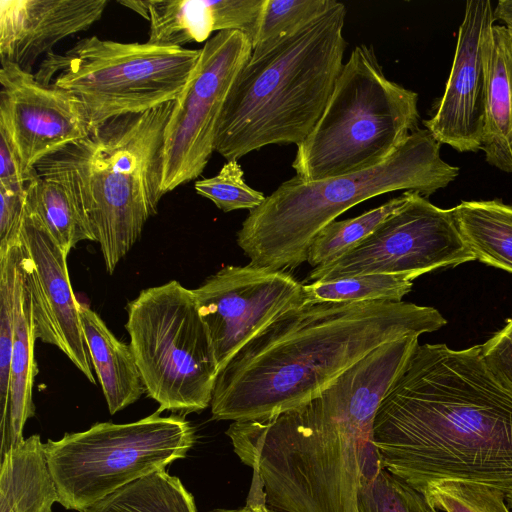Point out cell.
Masks as SVG:
<instances>
[{
	"label": "cell",
	"instance_id": "cell-27",
	"mask_svg": "<svg viewBox=\"0 0 512 512\" xmlns=\"http://www.w3.org/2000/svg\"><path fill=\"white\" fill-rule=\"evenodd\" d=\"M406 199L407 191L357 217L332 221L312 240L307 262L315 268L344 256L367 239Z\"/></svg>",
	"mask_w": 512,
	"mask_h": 512
},
{
	"label": "cell",
	"instance_id": "cell-25",
	"mask_svg": "<svg viewBox=\"0 0 512 512\" xmlns=\"http://www.w3.org/2000/svg\"><path fill=\"white\" fill-rule=\"evenodd\" d=\"M82 512H197L193 495L165 470L131 482Z\"/></svg>",
	"mask_w": 512,
	"mask_h": 512
},
{
	"label": "cell",
	"instance_id": "cell-21",
	"mask_svg": "<svg viewBox=\"0 0 512 512\" xmlns=\"http://www.w3.org/2000/svg\"><path fill=\"white\" fill-rule=\"evenodd\" d=\"M58 493L35 434L1 456L0 512H53Z\"/></svg>",
	"mask_w": 512,
	"mask_h": 512
},
{
	"label": "cell",
	"instance_id": "cell-31",
	"mask_svg": "<svg viewBox=\"0 0 512 512\" xmlns=\"http://www.w3.org/2000/svg\"><path fill=\"white\" fill-rule=\"evenodd\" d=\"M443 512H511L505 495L489 485L469 481H440L422 492Z\"/></svg>",
	"mask_w": 512,
	"mask_h": 512
},
{
	"label": "cell",
	"instance_id": "cell-3",
	"mask_svg": "<svg viewBox=\"0 0 512 512\" xmlns=\"http://www.w3.org/2000/svg\"><path fill=\"white\" fill-rule=\"evenodd\" d=\"M446 323L435 308L404 301L304 304L270 323L220 369L212 418L255 420L298 407L380 345Z\"/></svg>",
	"mask_w": 512,
	"mask_h": 512
},
{
	"label": "cell",
	"instance_id": "cell-37",
	"mask_svg": "<svg viewBox=\"0 0 512 512\" xmlns=\"http://www.w3.org/2000/svg\"><path fill=\"white\" fill-rule=\"evenodd\" d=\"M210 512H282L273 509L264 504H249L246 503L243 507L237 509H216Z\"/></svg>",
	"mask_w": 512,
	"mask_h": 512
},
{
	"label": "cell",
	"instance_id": "cell-12",
	"mask_svg": "<svg viewBox=\"0 0 512 512\" xmlns=\"http://www.w3.org/2000/svg\"><path fill=\"white\" fill-rule=\"evenodd\" d=\"M475 260L464 243L450 209L432 204L416 191L356 248L324 266L313 268L309 281L360 274L417 277L438 268Z\"/></svg>",
	"mask_w": 512,
	"mask_h": 512
},
{
	"label": "cell",
	"instance_id": "cell-11",
	"mask_svg": "<svg viewBox=\"0 0 512 512\" xmlns=\"http://www.w3.org/2000/svg\"><path fill=\"white\" fill-rule=\"evenodd\" d=\"M251 55L249 38L233 30L216 33L200 49L165 128L163 195L202 175L215 152L227 96Z\"/></svg>",
	"mask_w": 512,
	"mask_h": 512
},
{
	"label": "cell",
	"instance_id": "cell-19",
	"mask_svg": "<svg viewBox=\"0 0 512 512\" xmlns=\"http://www.w3.org/2000/svg\"><path fill=\"white\" fill-rule=\"evenodd\" d=\"M487 92L481 150L493 167L512 173V39L492 26L485 50Z\"/></svg>",
	"mask_w": 512,
	"mask_h": 512
},
{
	"label": "cell",
	"instance_id": "cell-23",
	"mask_svg": "<svg viewBox=\"0 0 512 512\" xmlns=\"http://www.w3.org/2000/svg\"><path fill=\"white\" fill-rule=\"evenodd\" d=\"M35 340L31 299L24 281L15 309L14 341L10 368L8 450L19 446L24 441V425L35 412L32 397L34 377L37 373L34 358Z\"/></svg>",
	"mask_w": 512,
	"mask_h": 512
},
{
	"label": "cell",
	"instance_id": "cell-26",
	"mask_svg": "<svg viewBox=\"0 0 512 512\" xmlns=\"http://www.w3.org/2000/svg\"><path fill=\"white\" fill-rule=\"evenodd\" d=\"M24 252L22 245L0 256V430L1 453L9 448L10 368L14 341L15 309L23 289Z\"/></svg>",
	"mask_w": 512,
	"mask_h": 512
},
{
	"label": "cell",
	"instance_id": "cell-18",
	"mask_svg": "<svg viewBox=\"0 0 512 512\" xmlns=\"http://www.w3.org/2000/svg\"><path fill=\"white\" fill-rule=\"evenodd\" d=\"M265 0H149L151 44L184 47L207 42L213 32L239 31L251 44Z\"/></svg>",
	"mask_w": 512,
	"mask_h": 512
},
{
	"label": "cell",
	"instance_id": "cell-10",
	"mask_svg": "<svg viewBox=\"0 0 512 512\" xmlns=\"http://www.w3.org/2000/svg\"><path fill=\"white\" fill-rule=\"evenodd\" d=\"M160 413L157 410L125 424L96 423L59 440L49 439L45 453L58 503L82 512L121 487L186 457L195 443L194 428L183 415Z\"/></svg>",
	"mask_w": 512,
	"mask_h": 512
},
{
	"label": "cell",
	"instance_id": "cell-7",
	"mask_svg": "<svg viewBox=\"0 0 512 512\" xmlns=\"http://www.w3.org/2000/svg\"><path fill=\"white\" fill-rule=\"evenodd\" d=\"M418 122V94L385 76L372 46L358 45L292 167L306 181L367 170L393 155Z\"/></svg>",
	"mask_w": 512,
	"mask_h": 512
},
{
	"label": "cell",
	"instance_id": "cell-2",
	"mask_svg": "<svg viewBox=\"0 0 512 512\" xmlns=\"http://www.w3.org/2000/svg\"><path fill=\"white\" fill-rule=\"evenodd\" d=\"M373 440L383 468L421 492L440 481L477 482L512 508V392L481 345H419L377 410Z\"/></svg>",
	"mask_w": 512,
	"mask_h": 512
},
{
	"label": "cell",
	"instance_id": "cell-22",
	"mask_svg": "<svg viewBox=\"0 0 512 512\" xmlns=\"http://www.w3.org/2000/svg\"><path fill=\"white\" fill-rule=\"evenodd\" d=\"M450 210L475 260L512 273V205L499 199L471 200Z\"/></svg>",
	"mask_w": 512,
	"mask_h": 512
},
{
	"label": "cell",
	"instance_id": "cell-1",
	"mask_svg": "<svg viewBox=\"0 0 512 512\" xmlns=\"http://www.w3.org/2000/svg\"><path fill=\"white\" fill-rule=\"evenodd\" d=\"M413 349L384 343L293 409L226 430L252 469L246 503L282 512H358V492L383 467L373 440L377 410Z\"/></svg>",
	"mask_w": 512,
	"mask_h": 512
},
{
	"label": "cell",
	"instance_id": "cell-36",
	"mask_svg": "<svg viewBox=\"0 0 512 512\" xmlns=\"http://www.w3.org/2000/svg\"><path fill=\"white\" fill-rule=\"evenodd\" d=\"M495 21L499 20L512 39V0H500L494 8Z\"/></svg>",
	"mask_w": 512,
	"mask_h": 512
},
{
	"label": "cell",
	"instance_id": "cell-20",
	"mask_svg": "<svg viewBox=\"0 0 512 512\" xmlns=\"http://www.w3.org/2000/svg\"><path fill=\"white\" fill-rule=\"evenodd\" d=\"M79 312L91 362L109 412L115 414L145 392L135 356L131 346L118 340L95 311L79 302Z\"/></svg>",
	"mask_w": 512,
	"mask_h": 512
},
{
	"label": "cell",
	"instance_id": "cell-13",
	"mask_svg": "<svg viewBox=\"0 0 512 512\" xmlns=\"http://www.w3.org/2000/svg\"><path fill=\"white\" fill-rule=\"evenodd\" d=\"M192 291L219 369L270 323L305 304L303 284L290 273L250 264L224 266Z\"/></svg>",
	"mask_w": 512,
	"mask_h": 512
},
{
	"label": "cell",
	"instance_id": "cell-14",
	"mask_svg": "<svg viewBox=\"0 0 512 512\" xmlns=\"http://www.w3.org/2000/svg\"><path fill=\"white\" fill-rule=\"evenodd\" d=\"M0 84V121L8 127L27 172L91 132L85 107L68 90L41 83L10 62H1Z\"/></svg>",
	"mask_w": 512,
	"mask_h": 512
},
{
	"label": "cell",
	"instance_id": "cell-28",
	"mask_svg": "<svg viewBox=\"0 0 512 512\" xmlns=\"http://www.w3.org/2000/svg\"><path fill=\"white\" fill-rule=\"evenodd\" d=\"M414 278L403 274H360L303 285L305 304L322 302H400Z\"/></svg>",
	"mask_w": 512,
	"mask_h": 512
},
{
	"label": "cell",
	"instance_id": "cell-32",
	"mask_svg": "<svg viewBox=\"0 0 512 512\" xmlns=\"http://www.w3.org/2000/svg\"><path fill=\"white\" fill-rule=\"evenodd\" d=\"M195 191L211 200L223 212L257 208L265 200L262 192L250 187L237 160L227 161L213 177L197 180Z\"/></svg>",
	"mask_w": 512,
	"mask_h": 512
},
{
	"label": "cell",
	"instance_id": "cell-16",
	"mask_svg": "<svg viewBox=\"0 0 512 512\" xmlns=\"http://www.w3.org/2000/svg\"><path fill=\"white\" fill-rule=\"evenodd\" d=\"M21 245L36 339L60 349L95 384L79 302L74 296L68 274V254L46 230L26 215Z\"/></svg>",
	"mask_w": 512,
	"mask_h": 512
},
{
	"label": "cell",
	"instance_id": "cell-5",
	"mask_svg": "<svg viewBox=\"0 0 512 512\" xmlns=\"http://www.w3.org/2000/svg\"><path fill=\"white\" fill-rule=\"evenodd\" d=\"M346 7L335 6L238 74L218 124L227 161L272 144L300 145L319 121L343 67Z\"/></svg>",
	"mask_w": 512,
	"mask_h": 512
},
{
	"label": "cell",
	"instance_id": "cell-8",
	"mask_svg": "<svg viewBox=\"0 0 512 512\" xmlns=\"http://www.w3.org/2000/svg\"><path fill=\"white\" fill-rule=\"evenodd\" d=\"M200 49L122 43L84 37L63 54H46L35 75L73 93L91 127L174 101L185 86Z\"/></svg>",
	"mask_w": 512,
	"mask_h": 512
},
{
	"label": "cell",
	"instance_id": "cell-34",
	"mask_svg": "<svg viewBox=\"0 0 512 512\" xmlns=\"http://www.w3.org/2000/svg\"><path fill=\"white\" fill-rule=\"evenodd\" d=\"M481 353L492 374L512 392V318L481 345Z\"/></svg>",
	"mask_w": 512,
	"mask_h": 512
},
{
	"label": "cell",
	"instance_id": "cell-33",
	"mask_svg": "<svg viewBox=\"0 0 512 512\" xmlns=\"http://www.w3.org/2000/svg\"><path fill=\"white\" fill-rule=\"evenodd\" d=\"M26 190L0 186V256L21 244Z\"/></svg>",
	"mask_w": 512,
	"mask_h": 512
},
{
	"label": "cell",
	"instance_id": "cell-6",
	"mask_svg": "<svg viewBox=\"0 0 512 512\" xmlns=\"http://www.w3.org/2000/svg\"><path fill=\"white\" fill-rule=\"evenodd\" d=\"M440 146L427 129L419 128L375 167L318 181L295 176L249 211L237 244L254 267L295 269L307 261L315 236L353 206L398 190L428 197L453 182L459 168L442 159Z\"/></svg>",
	"mask_w": 512,
	"mask_h": 512
},
{
	"label": "cell",
	"instance_id": "cell-29",
	"mask_svg": "<svg viewBox=\"0 0 512 512\" xmlns=\"http://www.w3.org/2000/svg\"><path fill=\"white\" fill-rule=\"evenodd\" d=\"M335 0H265L251 59L270 51L330 8Z\"/></svg>",
	"mask_w": 512,
	"mask_h": 512
},
{
	"label": "cell",
	"instance_id": "cell-38",
	"mask_svg": "<svg viewBox=\"0 0 512 512\" xmlns=\"http://www.w3.org/2000/svg\"><path fill=\"white\" fill-rule=\"evenodd\" d=\"M121 5H124L128 7L129 9L133 10L134 12L138 13L145 19L149 20V0H126V1H118Z\"/></svg>",
	"mask_w": 512,
	"mask_h": 512
},
{
	"label": "cell",
	"instance_id": "cell-4",
	"mask_svg": "<svg viewBox=\"0 0 512 512\" xmlns=\"http://www.w3.org/2000/svg\"><path fill=\"white\" fill-rule=\"evenodd\" d=\"M174 101L119 116L36 165L71 194L112 274L163 197L165 128Z\"/></svg>",
	"mask_w": 512,
	"mask_h": 512
},
{
	"label": "cell",
	"instance_id": "cell-30",
	"mask_svg": "<svg viewBox=\"0 0 512 512\" xmlns=\"http://www.w3.org/2000/svg\"><path fill=\"white\" fill-rule=\"evenodd\" d=\"M358 512H438L418 489L381 468L358 492Z\"/></svg>",
	"mask_w": 512,
	"mask_h": 512
},
{
	"label": "cell",
	"instance_id": "cell-35",
	"mask_svg": "<svg viewBox=\"0 0 512 512\" xmlns=\"http://www.w3.org/2000/svg\"><path fill=\"white\" fill-rule=\"evenodd\" d=\"M36 174V170L26 171L8 127L0 121V186L26 190L28 182Z\"/></svg>",
	"mask_w": 512,
	"mask_h": 512
},
{
	"label": "cell",
	"instance_id": "cell-24",
	"mask_svg": "<svg viewBox=\"0 0 512 512\" xmlns=\"http://www.w3.org/2000/svg\"><path fill=\"white\" fill-rule=\"evenodd\" d=\"M25 215L46 230L67 254L93 233L69 191L58 181L38 173L26 188Z\"/></svg>",
	"mask_w": 512,
	"mask_h": 512
},
{
	"label": "cell",
	"instance_id": "cell-9",
	"mask_svg": "<svg viewBox=\"0 0 512 512\" xmlns=\"http://www.w3.org/2000/svg\"><path fill=\"white\" fill-rule=\"evenodd\" d=\"M127 312L129 345L158 411L206 409L220 369L193 291L172 280L142 290Z\"/></svg>",
	"mask_w": 512,
	"mask_h": 512
},
{
	"label": "cell",
	"instance_id": "cell-15",
	"mask_svg": "<svg viewBox=\"0 0 512 512\" xmlns=\"http://www.w3.org/2000/svg\"><path fill=\"white\" fill-rule=\"evenodd\" d=\"M494 23L489 0L466 2L445 91L434 115L423 121L440 144L458 152H477L482 146L487 92L485 50Z\"/></svg>",
	"mask_w": 512,
	"mask_h": 512
},
{
	"label": "cell",
	"instance_id": "cell-17",
	"mask_svg": "<svg viewBox=\"0 0 512 512\" xmlns=\"http://www.w3.org/2000/svg\"><path fill=\"white\" fill-rule=\"evenodd\" d=\"M108 0H0V62L29 71L64 38L99 21Z\"/></svg>",
	"mask_w": 512,
	"mask_h": 512
}]
</instances>
